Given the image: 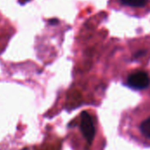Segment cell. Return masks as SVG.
I'll use <instances>...</instances> for the list:
<instances>
[{"label": "cell", "instance_id": "obj_2", "mask_svg": "<svg viewBox=\"0 0 150 150\" xmlns=\"http://www.w3.org/2000/svg\"><path fill=\"white\" fill-rule=\"evenodd\" d=\"M78 128L80 132V146L83 150H95L97 140H101L98 135V125L95 118L88 111H83L80 115Z\"/></svg>", "mask_w": 150, "mask_h": 150}, {"label": "cell", "instance_id": "obj_3", "mask_svg": "<svg viewBox=\"0 0 150 150\" xmlns=\"http://www.w3.org/2000/svg\"><path fill=\"white\" fill-rule=\"evenodd\" d=\"M127 83L131 88L134 89H145L149 86V76L145 72H136L128 77Z\"/></svg>", "mask_w": 150, "mask_h": 150}, {"label": "cell", "instance_id": "obj_4", "mask_svg": "<svg viewBox=\"0 0 150 150\" xmlns=\"http://www.w3.org/2000/svg\"><path fill=\"white\" fill-rule=\"evenodd\" d=\"M149 0H120V2L127 6L132 7H143L147 4Z\"/></svg>", "mask_w": 150, "mask_h": 150}, {"label": "cell", "instance_id": "obj_1", "mask_svg": "<svg viewBox=\"0 0 150 150\" xmlns=\"http://www.w3.org/2000/svg\"><path fill=\"white\" fill-rule=\"evenodd\" d=\"M120 132L138 145L150 147V110L138 109L128 115L121 124Z\"/></svg>", "mask_w": 150, "mask_h": 150}, {"label": "cell", "instance_id": "obj_5", "mask_svg": "<svg viewBox=\"0 0 150 150\" xmlns=\"http://www.w3.org/2000/svg\"><path fill=\"white\" fill-rule=\"evenodd\" d=\"M49 23L50 24H56L57 23V20L56 19H51V20H49Z\"/></svg>", "mask_w": 150, "mask_h": 150}]
</instances>
